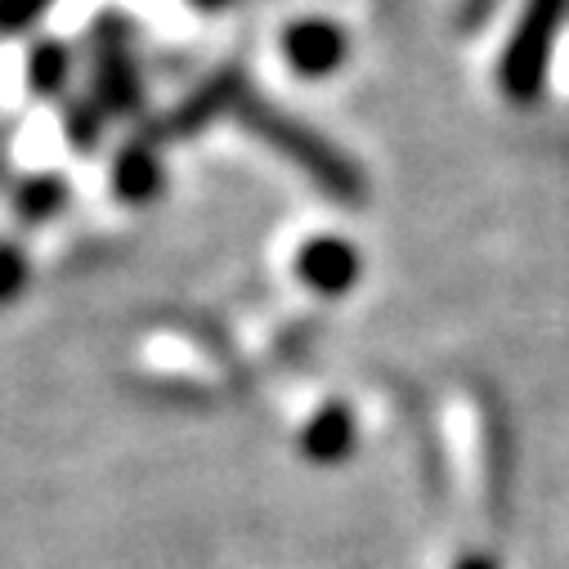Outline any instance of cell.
Instances as JSON below:
<instances>
[{
    "instance_id": "6da1fadb",
    "label": "cell",
    "mask_w": 569,
    "mask_h": 569,
    "mask_svg": "<svg viewBox=\"0 0 569 569\" xmlns=\"http://www.w3.org/2000/svg\"><path fill=\"white\" fill-rule=\"evenodd\" d=\"M256 130L269 139V144H278L292 162H301V167L323 184V193H332V198H359V176H355V167L341 162V158L323 144V139L310 134L306 126L282 121L278 112L260 108V112H256Z\"/></svg>"
},
{
    "instance_id": "7a4b0ae2",
    "label": "cell",
    "mask_w": 569,
    "mask_h": 569,
    "mask_svg": "<svg viewBox=\"0 0 569 569\" xmlns=\"http://www.w3.org/2000/svg\"><path fill=\"white\" fill-rule=\"evenodd\" d=\"M560 10H565V0H529V10H525L520 28L507 46V59H502V90L507 94L529 99L542 86V68H547V54H551Z\"/></svg>"
},
{
    "instance_id": "3957f363",
    "label": "cell",
    "mask_w": 569,
    "mask_h": 569,
    "mask_svg": "<svg viewBox=\"0 0 569 569\" xmlns=\"http://www.w3.org/2000/svg\"><path fill=\"white\" fill-rule=\"evenodd\" d=\"M282 59H288L301 77H323L346 59V37L319 19L297 23V28L282 32Z\"/></svg>"
},
{
    "instance_id": "277c9868",
    "label": "cell",
    "mask_w": 569,
    "mask_h": 569,
    "mask_svg": "<svg viewBox=\"0 0 569 569\" xmlns=\"http://www.w3.org/2000/svg\"><path fill=\"white\" fill-rule=\"evenodd\" d=\"M297 269H301V278L310 282V288L337 297V292H346L350 282H355V273H359V256H355V247L341 242V238H319V242H310V247L301 251Z\"/></svg>"
},
{
    "instance_id": "5b68a950",
    "label": "cell",
    "mask_w": 569,
    "mask_h": 569,
    "mask_svg": "<svg viewBox=\"0 0 569 569\" xmlns=\"http://www.w3.org/2000/svg\"><path fill=\"white\" fill-rule=\"evenodd\" d=\"M306 449L315 453V458H323V462H332V458H341L346 449H350V421H346V412L341 408H328L310 431H306Z\"/></svg>"
},
{
    "instance_id": "8992f818",
    "label": "cell",
    "mask_w": 569,
    "mask_h": 569,
    "mask_svg": "<svg viewBox=\"0 0 569 569\" xmlns=\"http://www.w3.org/2000/svg\"><path fill=\"white\" fill-rule=\"evenodd\" d=\"M112 184H117L121 193H130V198H144V193H153V184H158L153 153H144V149H130V153L117 162Z\"/></svg>"
},
{
    "instance_id": "52a82bcc",
    "label": "cell",
    "mask_w": 569,
    "mask_h": 569,
    "mask_svg": "<svg viewBox=\"0 0 569 569\" xmlns=\"http://www.w3.org/2000/svg\"><path fill=\"white\" fill-rule=\"evenodd\" d=\"M23 282V256L14 247H0V301H14Z\"/></svg>"
},
{
    "instance_id": "ba28073f",
    "label": "cell",
    "mask_w": 569,
    "mask_h": 569,
    "mask_svg": "<svg viewBox=\"0 0 569 569\" xmlns=\"http://www.w3.org/2000/svg\"><path fill=\"white\" fill-rule=\"evenodd\" d=\"M32 77H37V81H32L37 90H54V86H59V77H63V54H59L54 46H46V50L37 54V68H32Z\"/></svg>"
},
{
    "instance_id": "9c48e42d",
    "label": "cell",
    "mask_w": 569,
    "mask_h": 569,
    "mask_svg": "<svg viewBox=\"0 0 569 569\" xmlns=\"http://www.w3.org/2000/svg\"><path fill=\"white\" fill-rule=\"evenodd\" d=\"M46 6H50V0H0V23L23 28V23H32Z\"/></svg>"
},
{
    "instance_id": "30bf717a",
    "label": "cell",
    "mask_w": 569,
    "mask_h": 569,
    "mask_svg": "<svg viewBox=\"0 0 569 569\" xmlns=\"http://www.w3.org/2000/svg\"><path fill=\"white\" fill-rule=\"evenodd\" d=\"M462 569H493V565H489V560H467Z\"/></svg>"
}]
</instances>
